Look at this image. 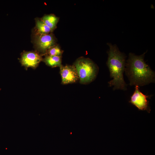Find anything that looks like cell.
Listing matches in <instances>:
<instances>
[{
    "label": "cell",
    "mask_w": 155,
    "mask_h": 155,
    "mask_svg": "<svg viewBox=\"0 0 155 155\" xmlns=\"http://www.w3.org/2000/svg\"><path fill=\"white\" fill-rule=\"evenodd\" d=\"M145 54H129L125 71L131 86H142L155 82V73L145 62Z\"/></svg>",
    "instance_id": "1"
},
{
    "label": "cell",
    "mask_w": 155,
    "mask_h": 155,
    "mask_svg": "<svg viewBox=\"0 0 155 155\" xmlns=\"http://www.w3.org/2000/svg\"><path fill=\"white\" fill-rule=\"evenodd\" d=\"M109 50L108 52L107 62L110 73V76L113 79L108 83L110 86H113V90H125L127 84L123 78V73L126 65L125 57L121 52L115 45L108 43Z\"/></svg>",
    "instance_id": "2"
},
{
    "label": "cell",
    "mask_w": 155,
    "mask_h": 155,
    "mask_svg": "<svg viewBox=\"0 0 155 155\" xmlns=\"http://www.w3.org/2000/svg\"><path fill=\"white\" fill-rule=\"evenodd\" d=\"M74 66L81 83L85 84L89 83L96 78L98 68L90 59L84 57L80 58L76 61Z\"/></svg>",
    "instance_id": "3"
},
{
    "label": "cell",
    "mask_w": 155,
    "mask_h": 155,
    "mask_svg": "<svg viewBox=\"0 0 155 155\" xmlns=\"http://www.w3.org/2000/svg\"><path fill=\"white\" fill-rule=\"evenodd\" d=\"M135 91L131 97L129 102L135 106L139 110H146L150 113V109L147 100L149 98V96L144 95L139 90V86H135Z\"/></svg>",
    "instance_id": "4"
},
{
    "label": "cell",
    "mask_w": 155,
    "mask_h": 155,
    "mask_svg": "<svg viewBox=\"0 0 155 155\" xmlns=\"http://www.w3.org/2000/svg\"><path fill=\"white\" fill-rule=\"evenodd\" d=\"M60 68L62 84H66L75 83L79 79L74 65H62Z\"/></svg>",
    "instance_id": "5"
},
{
    "label": "cell",
    "mask_w": 155,
    "mask_h": 155,
    "mask_svg": "<svg viewBox=\"0 0 155 155\" xmlns=\"http://www.w3.org/2000/svg\"><path fill=\"white\" fill-rule=\"evenodd\" d=\"M42 59L37 53L33 51L25 52L22 55L20 59L22 65L26 68H36Z\"/></svg>",
    "instance_id": "6"
},
{
    "label": "cell",
    "mask_w": 155,
    "mask_h": 155,
    "mask_svg": "<svg viewBox=\"0 0 155 155\" xmlns=\"http://www.w3.org/2000/svg\"><path fill=\"white\" fill-rule=\"evenodd\" d=\"M55 38L52 34H40L37 38L36 43L38 49L45 53L55 45Z\"/></svg>",
    "instance_id": "7"
},
{
    "label": "cell",
    "mask_w": 155,
    "mask_h": 155,
    "mask_svg": "<svg viewBox=\"0 0 155 155\" xmlns=\"http://www.w3.org/2000/svg\"><path fill=\"white\" fill-rule=\"evenodd\" d=\"M41 20L52 31L56 28L59 18L55 15L51 14L44 16Z\"/></svg>",
    "instance_id": "8"
},
{
    "label": "cell",
    "mask_w": 155,
    "mask_h": 155,
    "mask_svg": "<svg viewBox=\"0 0 155 155\" xmlns=\"http://www.w3.org/2000/svg\"><path fill=\"white\" fill-rule=\"evenodd\" d=\"M42 60L47 65L53 67L62 65L61 57L48 55Z\"/></svg>",
    "instance_id": "9"
},
{
    "label": "cell",
    "mask_w": 155,
    "mask_h": 155,
    "mask_svg": "<svg viewBox=\"0 0 155 155\" xmlns=\"http://www.w3.org/2000/svg\"><path fill=\"white\" fill-rule=\"evenodd\" d=\"M36 27L40 34H48L51 32L50 28L41 20H36Z\"/></svg>",
    "instance_id": "10"
},
{
    "label": "cell",
    "mask_w": 155,
    "mask_h": 155,
    "mask_svg": "<svg viewBox=\"0 0 155 155\" xmlns=\"http://www.w3.org/2000/svg\"><path fill=\"white\" fill-rule=\"evenodd\" d=\"M46 53L49 55L61 57L63 51L58 45H54L48 49Z\"/></svg>",
    "instance_id": "11"
}]
</instances>
